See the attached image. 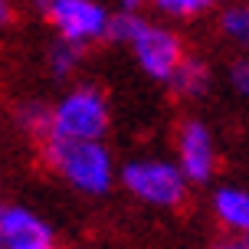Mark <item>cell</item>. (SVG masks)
<instances>
[{"mask_svg": "<svg viewBox=\"0 0 249 249\" xmlns=\"http://www.w3.org/2000/svg\"><path fill=\"white\" fill-rule=\"evenodd\" d=\"M154 10L164 17H174V20H197L203 13L223 7L226 0H151Z\"/></svg>", "mask_w": 249, "mask_h": 249, "instance_id": "obj_13", "label": "cell"}, {"mask_svg": "<svg viewBox=\"0 0 249 249\" xmlns=\"http://www.w3.org/2000/svg\"><path fill=\"white\" fill-rule=\"evenodd\" d=\"M46 23L62 39H72L79 46H92L108 39L112 13L99 0H46L43 3Z\"/></svg>", "mask_w": 249, "mask_h": 249, "instance_id": "obj_4", "label": "cell"}, {"mask_svg": "<svg viewBox=\"0 0 249 249\" xmlns=\"http://www.w3.org/2000/svg\"><path fill=\"white\" fill-rule=\"evenodd\" d=\"M213 216L233 236H249V190L246 187H216L213 190Z\"/></svg>", "mask_w": 249, "mask_h": 249, "instance_id": "obj_8", "label": "cell"}, {"mask_svg": "<svg viewBox=\"0 0 249 249\" xmlns=\"http://www.w3.org/2000/svg\"><path fill=\"white\" fill-rule=\"evenodd\" d=\"M174 161L187 174L190 184H210L216 174V138H213L210 124L200 118H184L177 124L174 135Z\"/></svg>", "mask_w": 249, "mask_h": 249, "instance_id": "obj_6", "label": "cell"}, {"mask_svg": "<svg viewBox=\"0 0 249 249\" xmlns=\"http://www.w3.org/2000/svg\"><path fill=\"white\" fill-rule=\"evenodd\" d=\"M43 164L86 197H105L118 180L115 158L102 138H43Z\"/></svg>", "mask_w": 249, "mask_h": 249, "instance_id": "obj_1", "label": "cell"}, {"mask_svg": "<svg viewBox=\"0 0 249 249\" xmlns=\"http://www.w3.org/2000/svg\"><path fill=\"white\" fill-rule=\"evenodd\" d=\"M118 3H122L124 10H138L141 3H151V0H118Z\"/></svg>", "mask_w": 249, "mask_h": 249, "instance_id": "obj_18", "label": "cell"}, {"mask_svg": "<svg viewBox=\"0 0 249 249\" xmlns=\"http://www.w3.org/2000/svg\"><path fill=\"white\" fill-rule=\"evenodd\" d=\"M171 92H174L177 99H184V102H197L203 99L207 92H210L213 86V72H210V66L200 59V56H184L180 59V66L174 69V75H171Z\"/></svg>", "mask_w": 249, "mask_h": 249, "instance_id": "obj_9", "label": "cell"}, {"mask_svg": "<svg viewBox=\"0 0 249 249\" xmlns=\"http://www.w3.org/2000/svg\"><path fill=\"white\" fill-rule=\"evenodd\" d=\"M0 249H62L39 213L20 203H0Z\"/></svg>", "mask_w": 249, "mask_h": 249, "instance_id": "obj_7", "label": "cell"}, {"mask_svg": "<svg viewBox=\"0 0 249 249\" xmlns=\"http://www.w3.org/2000/svg\"><path fill=\"white\" fill-rule=\"evenodd\" d=\"M220 36L236 50H249V0L223 3L220 10Z\"/></svg>", "mask_w": 249, "mask_h": 249, "instance_id": "obj_11", "label": "cell"}, {"mask_svg": "<svg viewBox=\"0 0 249 249\" xmlns=\"http://www.w3.org/2000/svg\"><path fill=\"white\" fill-rule=\"evenodd\" d=\"M17 128L30 138H50L53 135V105L43 99H26L17 105V115H13Z\"/></svg>", "mask_w": 249, "mask_h": 249, "instance_id": "obj_10", "label": "cell"}, {"mask_svg": "<svg viewBox=\"0 0 249 249\" xmlns=\"http://www.w3.org/2000/svg\"><path fill=\"white\" fill-rule=\"evenodd\" d=\"M226 75H230V89H233L236 95H243V99H249V56L233 59Z\"/></svg>", "mask_w": 249, "mask_h": 249, "instance_id": "obj_15", "label": "cell"}, {"mask_svg": "<svg viewBox=\"0 0 249 249\" xmlns=\"http://www.w3.org/2000/svg\"><path fill=\"white\" fill-rule=\"evenodd\" d=\"M13 17H17V7H13V0H0V26H10Z\"/></svg>", "mask_w": 249, "mask_h": 249, "instance_id": "obj_16", "label": "cell"}, {"mask_svg": "<svg viewBox=\"0 0 249 249\" xmlns=\"http://www.w3.org/2000/svg\"><path fill=\"white\" fill-rule=\"evenodd\" d=\"M39 3H46V0H39Z\"/></svg>", "mask_w": 249, "mask_h": 249, "instance_id": "obj_19", "label": "cell"}, {"mask_svg": "<svg viewBox=\"0 0 249 249\" xmlns=\"http://www.w3.org/2000/svg\"><path fill=\"white\" fill-rule=\"evenodd\" d=\"M118 184L144 207H158V210L180 207L190 190V180L180 171V164L164 161V158H135V161L122 164Z\"/></svg>", "mask_w": 249, "mask_h": 249, "instance_id": "obj_2", "label": "cell"}, {"mask_svg": "<svg viewBox=\"0 0 249 249\" xmlns=\"http://www.w3.org/2000/svg\"><path fill=\"white\" fill-rule=\"evenodd\" d=\"M213 249H249V236H233V239H223V243H216Z\"/></svg>", "mask_w": 249, "mask_h": 249, "instance_id": "obj_17", "label": "cell"}, {"mask_svg": "<svg viewBox=\"0 0 249 249\" xmlns=\"http://www.w3.org/2000/svg\"><path fill=\"white\" fill-rule=\"evenodd\" d=\"M82 53H86V46H79L72 39L56 36L50 43V50H46V69H50V75L53 79H69V75L79 69Z\"/></svg>", "mask_w": 249, "mask_h": 249, "instance_id": "obj_12", "label": "cell"}, {"mask_svg": "<svg viewBox=\"0 0 249 249\" xmlns=\"http://www.w3.org/2000/svg\"><path fill=\"white\" fill-rule=\"evenodd\" d=\"M131 56H135L138 69L148 75V79H154V82H171V75H174V69L180 66V59H184V43H180V36H177L171 26L164 23H141V30H138V36L131 39Z\"/></svg>", "mask_w": 249, "mask_h": 249, "instance_id": "obj_5", "label": "cell"}, {"mask_svg": "<svg viewBox=\"0 0 249 249\" xmlns=\"http://www.w3.org/2000/svg\"><path fill=\"white\" fill-rule=\"evenodd\" d=\"M144 23V17H138V10H118L112 13V26H108V39L112 43H122V46H131V39L138 36V30Z\"/></svg>", "mask_w": 249, "mask_h": 249, "instance_id": "obj_14", "label": "cell"}, {"mask_svg": "<svg viewBox=\"0 0 249 249\" xmlns=\"http://www.w3.org/2000/svg\"><path fill=\"white\" fill-rule=\"evenodd\" d=\"M112 108L95 86H75L53 105V135L59 138H105Z\"/></svg>", "mask_w": 249, "mask_h": 249, "instance_id": "obj_3", "label": "cell"}]
</instances>
